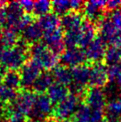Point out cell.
<instances>
[{
	"mask_svg": "<svg viewBox=\"0 0 121 122\" xmlns=\"http://www.w3.org/2000/svg\"><path fill=\"white\" fill-rule=\"evenodd\" d=\"M17 95L18 94L16 93V90L7 87L5 86H3L0 88V101H2L4 103L11 104L14 102Z\"/></svg>",
	"mask_w": 121,
	"mask_h": 122,
	"instance_id": "obj_31",
	"label": "cell"
},
{
	"mask_svg": "<svg viewBox=\"0 0 121 122\" xmlns=\"http://www.w3.org/2000/svg\"><path fill=\"white\" fill-rule=\"evenodd\" d=\"M7 5V3L5 1H0V8H4L5 7V5Z\"/></svg>",
	"mask_w": 121,
	"mask_h": 122,
	"instance_id": "obj_46",
	"label": "cell"
},
{
	"mask_svg": "<svg viewBox=\"0 0 121 122\" xmlns=\"http://www.w3.org/2000/svg\"><path fill=\"white\" fill-rule=\"evenodd\" d=\"M85 100L92 111H103L106 106V95L101 87L92 86L88 89Z\"/></svg>",
	"mask_w": 121,
	"mask_h": 122,
	"instance_id": "obj_8",
	"label": "cell"
},
{
	"mask_svg": "<svg viewBox=\"0 0 121 122\" xmlns=\"http://www.w3.org/2000/svg\"><path fill=\"white\" fill-rule=\"evenodd\" d=\"M44 37V31L38 22H33L22 31V39L27 43H37Z\"/></svg>",
	"mask_w": 121,
	"mask_h": 122,
	"instance_id": "obj_17",
	"label": "cell"
},
{
	"mask_svg": "<svg viewBox=\"0 0 121 122\" xmlns=\"http://www.w3.org/2000/svg\"><path fill=\"white\" fill-rule=\"evenodd\" d=\"M29 51L31 54L32 60L36 61L41 67V69L49 71L57 67L59 58L44 43H35L30 46Z\"/></svg>",
	"mask_w": 121,
	"mask_h": 122,
	"instance_id": "obj_2",
	"label": "cell"
},
{
	"mask_svg": "<svg viewBox=\"0 0 121 122\" xmlns=\"http://www.w3.org/2000/svg\"><path fill=\"white\" fill-rule=\"evenodd\" d=\"M90 72L91 68L86 64H82L71 69L73 82L79 85L85 86L89 84L90 81Z\"/></svg>",
	"mask_w": 121,
	"mask_h": 122,
	"instance_id": "obj_19",
	"label": "cell"
},
{
	"mask_svg": "<svg viewBox=\"0 0 121 122\" xmlns=\"http://www.w3.org/2000/svg\"><path fill=\"white\" fill-rule=\"evenodd\" d=\"M80 40V30L74 31H69L64 34V43L68 48L76 47L79 46Z\"/></svg>",
	"mask_w": 121,
	"mask_h": 122,
	"instance_id": "obj_29",
	"label": "cell"
},
{
	"mask_svg": "<svg viewBox=\"0 0 121 122\" xmlns=\"http://www.w3.org/2000/svg\"><path fill=\"white\" fill-rule=\"evenodd\" d=\"M86 61V54L80 48L73 47L67 48L60 55V61L63 66L74 68L79 65H82Z\"/></svg>",
	"mask_w": 121,
	"mask_h": 122,
	"instance_id": "obj_10",
	"label": "cell"
},
{
	"mask_svg": "<svg viewBox=\"0 0 121 122\" xmlns=\"http://www.w3.org/2000/svg\"><path fill=\"white\" fill-rule=\"evenodd\" d=\"M70 91H71V94H72V95L79 96V95H83L85 92H86V87H85V86L79 85L77 83L72 82L71 85H70Z\"/></svg>",
	"mask_w": 121,
	"mask_h": 122,
	"instance_id": "obj_35",
	"label": "cell"
},
{
	"mask_svg": "<svg viewBox=\"0 0 121 122\" xmlns=\"http://www.w3.org/2000/svg\"><path fill=\"white\" fill-rule=\"evenodd\" d=\"M84 5L85 3L81 0H71V11H73L75 13H77V11L80 10Z\"/></svg>",
	"mask_w": 121,
	"mask_h": 122,
	"instance_id": "obj_39",
	"label": "cell"
},
{
	"mask_svg": "<svg viewBox=\"0 0 121 122\" xmlns=\"http://www.w3.org/2000/svg\"><path fill=\"white\" fill-rule=\"evenodd\" d=\"M2 38H3L4 49L14 47L18 42L17 33L14 32L11 30H8V29L2 32Z\"/></svg>",
	"mask_w": 121,
	"mask_h": 122,
	"instance_id": "obj_28",
	"label": "cell"
},
{
	"mask_svg": "<svg viewBox=\"0 0 121 122\" xmlns=\"http://www.w3.org/2000/svg\"><path fill=\"white\" fill-rule=\"evenodd\" d=\"M0 122H8V121H7V120H5V119H0Z\"/></svg>",
	"mask_w": 121,
	"mask_h": 122,
	"instance_id": "obj_48",
	"label": "cell"
},
{
	"mask_svg": "<svg viewBox=\"0 0 121 122\" xmlns=\"http://www.w3.org/2000/svg\"><path fill=\"white\" fill-rule=\"evenodd\" d=\"M53 76L56 80V83H59L65 86H70L73 82L71 70L66 66H57L55 69H54Z\"/></svg>",
	"mask_w": 121,
	"mask_h": 122,
	"instance_id": "obj_22",
	"label": "cell"
},
{
	"mask_svg": "<svg viewBox=\"0 0 121 122\" xmlns=\"http://www.w3.org/2000/svg\"><path fill=\"white\" fill-rule=\"evenodd\" d=\"M43 41L44 44L56 55L59 54H62L65 51L64 49L66 46L64 43V35L60 29L44 33Z\"/></svg>",
	"mask_w": 121,
	"mask_h": 122,
	"instance_id": "obj_7",
	"label": "cell"
},
{
	"mask_svg": "<svg viewBox=\"0 0 121 122\" xmlns=\"http://www.w3.org/2000/svg\"><path fill=\"white\" fill-rule=\"evenodd\" d=\"M2 71H4V69L2 68V66H1V64H0V73H2V72H1ZM2 74H3V73H2Z\"/></svg>",
	"mask_w": 121,
	"mask_h": 122,
	"instance_id": "obj_47",
	"label": "cell"
},
{
	"mask_svg": "<svg viewBox=\"0 0 121 122\" xmlns=\"http://www.w3.org/2000/svg\"><path fill=\"white\" fill-rule=\"evenodd\" d=\"M6 113V107H5V103H4L2 101H0V119H3L5 114Z\"/></svg>",
	"mask_w": 121,
	"mask_h": 122,
	"instance_id": "obj_42",
	"label": "cell"
},
{
	"mask_svg": "<svg viewBox=\"0 0 121 122\" xmlns=\"http://www.w3.org/2000/svg\"><path fill=\"white\" fill-rule=\"evenodd\" d=\"M120 7H121L120 0H111V1H108L107 5H106V8L109 11H111V12L118 10Z\"/></svg>",
	"mask_w": 121,
	"mask_h": 122,
	"instance_id": "obj_37",
	"label": "cell"
},
{
	"mask_svg": "<svg viewBox=\"0 0 121 122\" xmlns=\"http://www.w3.org/2000/svg\"><path fill=\"white\" fill-rule=\"evenodd\" d=\"M116 83H117L118 86L121 88V73H120V75L118 76V78H117V80H116Z\"/></svg>",
	"mask_w": 121,
	"mask_h": 122,
	"instance_id": "obj_45",
	"label": "cell"
},
{
	"mask_svg": "<svg viewBox=\"0 0 121 122\" xmlns=\"http://www.w3.org/2000/svg\"><path fill=\"white\" fill-rule=\"evenodd\" d=\"M37 22L41 26L44 33H45L58 30L60 25V19L57 14L49 13L42 17H39Z\"/></svg>",
	"mask_w": 121,
	"mask_h": 122,
	"instance_id": "obj_18",
	"label": "cell"
},
{
	"mask_svg": "<svg viewBox=\"0 0 121 122\" xmlns=\"http://www.w3.org/2000/svg\"><path fill=\"white\" fill-rule=\"evenodd\" d=\"M120 65H121V63H120Z\"/></svg>",
	"mask_w": 121,
	"mask_h": 122,
	"instance_id": "obj_52",
	"label": "cell"
},
{
	"mask_svg": "<svg viewBox=\"0 0 121 122\" xmlns=\"http://www.w3.org/2000/svg\"><path fill=\"white\" fill-rule=\"evenodd\" d=\"M106 51V42L101 37H96L86 48L85 54L86 60L93 62H98L104 58Z\"/></svg>",
	"mask_w": 121,
	"mask_h": 122,
	"instance_id": "obj_11",
	"label": "cell"
},
{
	"mask_svg": "<svg viewBox=\"0 0 121 122\" xmlns=\"http://www.w3.org/2000/svg\"><path fill=\"white\" fill-rule=\"evenodd\" d=\"M8 122H27L26 117L20 112L8 110Z\"/></svg>",
	"mask_w": 121,
	"mask_h": 122,
	"instance_id": "obj_33",
	"label": "cell"
},
{
	"mask_svg": "<svg viewBox=\"0 0 121 122\" xmlns=\"http://www.w3.org/2000/svg\"><path fill=\"white\" fill-rule=\"evenodd\" d=\"M54 84V76L47 72H42L33 85V89L36 93L44 95L45 92H47L51 86Z\"/></svg>",
	"mask_w": 121,
	"mask_h": 122,
	"instance_id": "obj_20",
	"label": "cell"
},
{
	"mask_svg": "<svg viewBox=\"0 0 121 122\" xmlns=\"http://www.w3.org/2000/svg\"><path fill=\"white\" fill-rule=\"evenodd\" d=\"M7 23V10L6 7L0 8V29L4 28Z\"/></svg>",
	"mask_w": 121,
	"mask_h": 122,
	"instance_id": "obj_38",
	"label": "cell"
},
{
	"mask_svg": "<svg viewBox=\"0 0 121 122\" xmlns=\"http://www.w3.org/2000/svg\"><path fill=\"white\" fill-rule=\"evenodd\" d=\"M100 122H109V121H108V120H107V119H102V120H101V121H100Z\"/></svg>",
	"mask_w": 121,
	"mask_h": 122,
	"instance_id": "obj_49",
	"label": "cell"
},
{
	"mask_svg": "<svg viewBox=\"0 0 121 122\" xmlns=\"http://www.w3.org/2000/svg\"><path fill=\"white\" fill-rule=\"evenodd\" d=\"M29 46L25 40H18L15 46L0 52V64L4 70L17 71L25 64Z\"/></svg>",
	"mask_w": 121,
	"mask_h": 122,
	"instance_id": "obj_1",
	"label": "cell"
},
{
	"mask_svg": "<svg viewBox=\"0 0 121 122\" xmlns=\"http://www.w3.org/2000/svg\"><path fill=\"white\" fill-rule=\"evenodd\" d=\"M45 122H57L56 120H48V121H45Z\"/></svg>",
	"mask_w": 121,
	"mask_h": 122,
	"instance_id": "obj_50",
	"label": "cell"
},
{
	"mask_svg": "<svg viewBox=\"0 0 121 122\" xmlns=\"http://www.w3.org/2000/svg\"><path fill=\"white\" fill-rule=\"evenodd\" d=\"M79 106V96L70 94L56 105L54 109V114L56 119L66 122L70 118L75 115Z\"/></svg>",
	"mask_w": 121,
	"mask_h": 122,
	"instance_id": "obj_3",
	"label": "cell"
},
{
	"mask_svg": "<svg viewBox=\"0 0 121 122\" xmlns=\"http://www.w3.org/2000/svg\"><path fill=\"white\" fill-rule=\"evenodd\" d=\"M118 101H119V102L121 103V95L119 96V98H118Z\"/></svg>",
	"mask_w": 121,
	"mask_h": 122,
	"instance_id": "obj_51",
	"label": "cell"
},
{
	"mask_svg": "<svg viewBox=\"0 0 121 122\" xmlns=\"http://www.w3.org/2000/svg\"><path fill=\"white\" fill-rule=\"evenodd\" d=\"M41 74V67L33 60L25 62L20 71L21 86L24 88L32 87L35 81Z\"/></svg>",
	"mask_w": 121,
	"mask_h": 122,
	"instance_id": "obj_6",
	"label": "cell"
},
{
	"mask_svg": "<svg viewBox=\"0 0 121 122\" xmlns=\"http://www.w3.org/2000/svg\"><path fill=\"white\" fill-rule=\"evenodd\" d=\"M4 86L17 90L21 86L20 72L17 71H6L4 74Z\"/></svg>",
	"mask_w": 121,
	"mask_h": 122,
	"instance_id": "obj_24",
	"label": "cell"
},
{
	"mask_svg": "<svg viewBox=\"0 0 121 122\" xmlns=\"http://www.w3.org/2000/svg\"><path fill=\"white\" fill-rule=\"evenodd\" d=\"M103 119V111H92L91 122H100Z\"/></svg>",
	"mask_w": 121,
	"mask_h": 122,
	"instance_id": "obj_40",
	"label": "cell"
},
{
	"mask_svg": "<svg viewBox=\"0 0 121 122\" xmlns=\"http://www.w3.org/2000/svg\"><path fill=\"white\" fill-rule=\"evenodd\" d=\"M52 112H54L52 101L47 95H39L37 97L33 109L29 116L33 122H41Z\"/></svg>",
	"mask_w": 121,
	"mask_h": 122,
	"instance_id": "obj_5",
	"label": "cell"
},
{
	"mask_svg": "<svg viewBox=\"0 0 121 122\" xmlns=\"http://www.w3.org/2000/svg\"><path fill=\"white\" fill-rule=\"evenodd\" d=\"M92 110L87 105H80L74 115V122H91Z\"/></svg>",
	"mask_w": 121,
	"mask_h": 122,
	"instance_id": "obj_26",
	"label": "cell"
},
{
	"mask_svg": "<svg viewBox=\"0 0 121 122\" xmlns=\"http://www.w3.org/2000/svg\"><path fill=\"white\" fill-rule=\"evenodd\" d=\"M83 21L84 20L81 14L72 12L62 16L60 19V26L66 32L78 30H80Z\"/></svg>",
	"mask_w": 121,
	"mask_h": 122,
	"instance_id": "obj_15",
	"label": "cell"
},
{
	"mask_svg": "<svg viewBox=\"0 0 121 122\" xmlns=\"http://www.w3.org/2000/svg\"><path fill=\"white\" fill-rule=\"evenodd\" d=\"M104 60L105 62L109 66L119 64V62H121V48L115 47V46H111L106 51Z\"/></svg>",
	"mask_w": 121,
	"mask_h": 122,
	"instance_id": "obj_25",
	"label": "cell"
},
{
	"mask_svg": "<svg viewBox=\"0 0 121 122\" xmlns=\"http://www.w3.org/2000/svg\"><path fill=\"white\" fill-rule=\"evenodd\" d=\"M4 86V74L0 73V88Z\"/></svg>",
	"mask_w": 121,
	"mask_h": 122,
	"instance_id": "obj_44",
	"label": "cell"
},
{
	"mask_svg": "<svg viewBox=\"0 0 121 122\" xmlns=\"http://www.w3.org/2000/svg\"><path fill=\"white\" fill-rule=\"evenodd\" d=\"M4 50V46H3V38H2V31L0 30V52Z\"/></svg>",
	"mask_w": 121,
	"mask_h": 122,
	"instance_id": "obj_43",
	"label": "cell"
},
{
	"mask_svg": "<svg viewBox=\"0 0 121 122\" xmlns=\"http://www.w3.org/2000/svg\"><path fill=\"white\" fill-rule=\"evenodd\" d=\"M51 9H52V3L50 1L40 0V1L35 2L33 14L35 15H37V16L42 17L45 14H49Z\"/></svg>",
	"mask_w": 121,
	"mask_h": 122,
	"instance_id": "obj_30",
	"label": "cell"
},
{
	"mask_svg": "<svg viewBox=\"0 0 121 122\" xmlns=\"http://www.w3.org/2000/svg\"><path fill=\"white\" fill-rule=\"evenodd\" d=\"M110 19L111 20V21L113 22L115 26L117 27L118 30L121 32V10H116L114 12H112L110 16Z\"/></svg>",
	"mask_w": 121,
	"mask_h": 122,
	"instance_id": "obj_34",
	"label": "cell"
},
{
	"mask_svg": "<svg viewBox=\"0 0 121 122\" xmlns=\"http://www.w3.org/2000/svg\"><path fill=\"white\" fill-rule=\"evenodd\" d=\"M107 72L108 77H109V80H111V82L116 81L117 78H118V76L121 73V65L115 64L109 66L107 68Z\"/></svg>",
	"mask_w": 121,
	"mask_h": 122,
	"instance_id": "obj_32",
	"label": "cell"
},
{
	"mask_svg": "<svg viewBox=\"0 0 121 122\" xmlns=\"http://www.w3.org/2000/svg\"><path fill=\"white\" fill-rule=\"evenodd\" d=\"M66 122H67V121H66Z\"/></svg>",
	"mask_w": 121,
	"mask_h": 122,
	"instance_id": "obj_53",
	"label": "cell"
},
{
	"mask_svg": "<svg viewBox=\"0 0 121 122\" xmlns=\"http://www.w3.org/2000/svg\"><path fill=\"white\" fill-rule=\"evenodd\" d=\"M7 10V29L15 33L19 32V24L24 15V11L20 2H12L6 6Z\"/></svg>",
	"mask_w": 121,
	"mask_h": 122,
	"instance_id": "obj_9",
	"label": "cell"
},
{
	"mask_svg": "<svg viewBox=\"0 0 121 122\" xmlns=\"http://www.w3.org/2000/svg\"><path fill=\"white\" fill-rule=\"evenodd\" d=\"M110 44L112 45V46H115V47L121 48V33L118 34L116 37H114Z\"/></svg>",
	"mask_w": 121,
	"mask_h": 122,
	"instance_id": "obj_41",
	"label": "cell"
},
{
	"mask_svg": "<svg viewBox=\"0 0 121 122\" xmlns=\"http://www.w3.org/2000/svg\"><path fill=\"white\" fill-rule=\"evenodd\" d=\"M47 96L49 97L53 103H59L63 99L68 96V88L63 85H60L59 83H54L48 89Z\"/></svg>",
	"mask_w": 121,
	"mask_h": 122,
	"instance_id": "obj_21",
	"label": "cell"
},
{
	"mask_svg": "<svg viewBox=\"0 0 121 122\" xmlns=\"http://www.w3.org/2000/svg\"><path fill=\"white\" fill-rule=\"evenodd\" d=\"M120 33L110 17H103L101 19L100 21V35L105 42L111 43V40Z\"/></svg>",
	"mask_w": 121,
	"mask_h": 122,
	"instance_id": "obj_16",
	"label": "cell"
},
{
	"mask_svg": "<svg viewBox=\"0 0 121 122\" xmlns=\"http://www.w3.org/2000/svg\"><path fill=\"white\" fill-rule=\"evenodd\" d=\"M52 9L57 15H65L71 13V1L68 0H56L52 3Z\"/></svg>",
	"mask_w": 121,
	"mask_h": 122,
	"instance_id": "obj_27",
	"label": "cell"
},
{
	"mask_svg": "<svg viewBox=\"0 0 121 122\" xmlns=\"http://www.w3.org/2000/svg\"><path fill=\"white\" fill-rule=\"evenodd\" d=\"M109 80L107 68L101 63H95L91 67L89 85L96 87H102Z\"/></svg>",
	"mask_w": 121,
	"mask_h": 122,
	"instance_id": "obj_13",
	"label": "cell"
},
{
	"mask_svg": "<svg viewBox=\"0 0 121 122\" xmlns=\"http://www.w3.org/2000/svg\"><path fill=\"white\" fill-rule=\"evenodd\" d=\"M37 97V95L31 91L26 90V91L21 92L20 94H18L14 102L9 104L10 107L8 108V110L20 112L24 116L30 115L36 102Z\"/></svg>",
	"mask_w": 121,
	"mask_h": 122,
	"instance_id": "obj_4",
	"label": "cell"
},
{
	"mask_svg": "<svg viewBox=\"0 0 121 122\" xmlns=\"http://www.w3.org/2000/svg\"><path fill=\"white\" fill-rule=\"evenodd\" d=\"M107 2L103 0H93L85 3L84 15L90 21H101L103 18V9L106 8Z\"/></svg>",
	"mask_w": 121,
	"mask_h": 122,
	"instance_id": "obj_12",
	"label": "cell"
},
{
	"mask_svg": "<svg viewBox=\"0 0 121 122\" xmlns=\"http://www.w3.org/2000/svg\"><path fill=\"white\" fill-rule=\"evenodd\" d=\"M106 116L109 122H119L121 119V103L118 100H112L106 105Z\"/></svg>",
	"mask_w": 121,
	"mask_h": 122,
	"instance_id": "obj_23",
	"label": "cell"
},
{
	"mask_svg": "<svg viewBox=\"0 0 121 122\" xmlns=\"http://www.w3.org/2000/svg\"><path fill=\"white\" fill-rule=\"evenodd\" d=\"M20 5L22 7L24 12H26L27 14H30L34 11V6H35V2L30 1V0H25L20 2Z\"/></svg>",
	"mask_w": 121,
	"mask_h": 122,
	"instance_id": "obj_36",
	"label": "cell"
},
{
	"mask_svg": "<svg viewBox=\"0 0 121 122\" xmlns=\"http://www.w3.org/2000/svg\"><path fill=\"white\" fill-rule=\"evenodd\" d=\"M95 36H96V29L93 22L88 20H84L80 28L79 46L82 48L86 49L95 39Z\"/></svg>",
	"mask_w": 121,
	"mask_h": 122,
	"instance_id": "obj_14",
	"label": "cell"
}]
</instances>
